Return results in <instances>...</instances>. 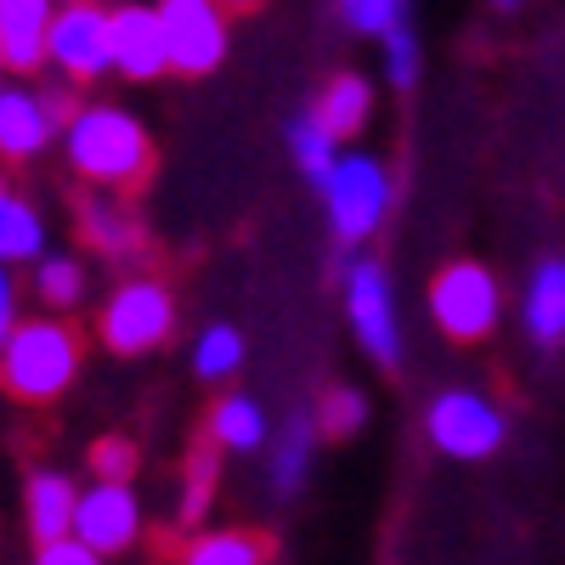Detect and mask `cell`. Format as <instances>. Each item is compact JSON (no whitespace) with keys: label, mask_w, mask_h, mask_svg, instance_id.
Segmentation results:
<instances>
[{"label":"cell","mask_w":565,"mask_h":565,"mask_svg":"<svg viewBox=\"0 0 565 565\" xmlns=\"http://www.w3.org/2000/svg\"><path fill=\"white\" fill-rule=\"evenodd\" d=\"M63 153H68L74 175L90 181L97 193H130V186H141L153 170V136L130 108L90 103L63 130Z\"/></svg>","instance_id":"cell-1"},{"label":"cell","mask_w":565,"mask_h":565,"mask_svg":"<svg viewBox=\"0 0 565 565\" xmlns=\"http://www.w3.org/2000/svg\"><path fill=\"white\" fill-rule=\"evenodd\" d=\"M79 356H85L79 334L63 317H23L18 334L7 340V351H0V391L12 402L45 407L74 385Z\"/></svg>","instance_id":"cell-2"},{"label":"cell","mask_w":565,"mask_h":565,"mask_svg":"<svg viewBox=\"0 0 565 565\" xmlns=\"http://www.w3.org/2000/svg\"><path fill=\"white\" fill-rule=\"evenodd\" d=\"M175 334V295L170 282L159 277H130L108 295L103 317H97V340L119 356H141V351H159Z\"/></svg>","instance_id":"cell-3"},{"label":"cell","mask_w":565,"mask_h":565,"mask_svg":"<svg viewBox=\"0 0 565 565\" xmlns=\"http://www.w3.org/2000/svg\"><path fill=\"white\" fill-rule=\"evenodd\" d=\"M322 199H328L334 238H340V244H362V238H373V232H380V221L391 215L396 186H391V170L373 159V153H340L334 175H328V186H322Z\"/></svg>","instance_id":"cell-4"},{"label":"cell","mask_w":565,"mask_h":565,"mask_svg":"<svg viewBox=\"0 0 565 565\" xmlns=\"http://www.w3.org/2000/svg\"><path fill=\"white\" fill-rule=\"evenodd\" d=\"M503 295H498V277L481 260H447L430 282V317L447 340L458 345H476L498 328Z\"/></svg>","instance_id":"cell-5"},{"label":"cell","mask_w":565,"mask_h":565,"mask_svg":"<svg viewBox=\"0 0 565 565\" xmlns=\"http://www.w3.org/2000/svg\"><path fill=\"white\" fill-rule=\"evenodd\" d=\"M45 57L68 74V85L114 74V7H85V0L57 7L52 34H45Z\"/></svg>","instance_id":"cell-6"},{"label":"cell","mask_w":565,"mask_h":565,"mask_svg":"<svg viewBox=\"0 0 565 565\" xmlns=\"http://www.w3.org/2000/svg\"><path fill=\"white\" fill-rule=\"evenodd\" d=\"M424 430L447 458H492L503 447V413L481 391H447L424 413Z\"/></svg>","instance_id":"cell-7"},{"label":"cell","mask_w":565,"mask_h":565,"mask_svg":"<svg viewBox=\"0 0 565 565\" xmlns=\"http://www.w3.org/2000/svg\"><path fill=\"white\" fill-rule=\"evenodd\" d=\"M345 311H351V328L356 340L367 345L373 362L396 367L402 356V328H396V300H391V277L380 260H351L345 266Z\"/></svg>","instance_id":"cell-8"},{"label":"cell","mask_w":565,"mask_h":565,"mask_svg":"<svg viewBox=\"0 0 565 565\" xmlns=\"http://www.w3.org/2000/svg\"><path fill=\"white\" fill-rule=\"evenodd\" d=\"M164 45H170V68L175 74H210L226 57V12L210 0H164L159 7Z\"/></svg>","instance_id":"cell-9"},{"label":"cell","mask_w":565,"mask_h":565,"mask_svg":"<svg viewBox=\"0 0 565 565\" xmlns=\"http://www.w3.org/2000/svg\"><path fill=\"white\" fill-rule=\"evenodd\" d=\"M74 537L85 548H97L103 559L130 548L141 537V503L130 487H85L79 492V514H74Z\"/></svg>","instance_id":"cell-10"},{"label":"cell","mask_w":565,"mask_h":565,"mask_svg":"<svg viewBox=\"0 0 565 565\" xmlns=\"http://www.w3.org/2000/svg\"><path fill=\"white\" fill-rule=\"evenodd\" d=\"M170 68V45L159 7H114V74L125 79H159Z\"/></svg>","instance_id":"cell-11"},{"label":"cell","mask_w":565,"mask_h":565,"mask_svg":"<svg viewBox=\"0 0 565 565\" xmlns=\"http://www.w3.org/2000/svg\"><path fill=\"white\" fill-rule=\"evenodd\" d=\"M23 514H29V532L34 543H63L74 537V514H79V487L63 476V469H34L29 487H23Z\"/></svg>","instance_id":"cell-12"},{"label":"cell","mask_w":565,"mask_h":565,"mask_svg":"<svg viewBox=\"0 0 565 565\" xmlns=\"http://www.w3.org/2000/svg\"><path fill=\"white\" fill-rule=\"evenodd\" d=\"M45 34H52L45 0H0V68L34 74L45 63Z\"/></svg>","instance_id":"cell-13"},{"label":"cell","mask_w":565,"mask_h":565,"mask_svg":"<svg viewBox=\"0 0 565 565\" xmlns=\"http://www.w3.org/2000/svg\"><path fill=\"white\" fill-rule=\"evenodd\" d=\"M52 136H57V119L45 114L40 90L0 85V153H7V159H34Z\"/></svg>","instance_id":"cell-14"},{"label":"cell","mask_w":565,"mask_h":565,"mask_svg":"<svg viewBox=\"0 0 565 565\" xmlns=\"http://www.w3.org/2000/svg\"><path fill=\"white\" fill-rule=\"evenodd\" d=\"M79 238L97 249V255H136L141 244H148V232H141V221L114 199V193H90L79 199Z\"/></svg>","instance_id":"cell-15"},{"label":"cell","mask_w":565,"mask_h":565,"mask_svg":"<svg viewBox=\"0 0 565 565\" xmlns=\"http://www.w3.org/2000/svg\"><path fill=\"white\" fill-rule=\"evenodd\" d=\"M526 334L537 345H559L565 340V260L548 255L532 282H526Z\"/></svg>","instance_id":"cell-16"},{"label":"cell","mask_w":565,"mask_h":565,"mask_svg":"<svg viewBox=\"0 0 565 565\" xmlns=\"http://www.w3.org/2000/svg\"><path fill=\"white\" fill-rule=\"evenodd\" d=\"M18 260H45V226L34 215L29 199H18L7 175H0V266H18Z\"/></svg>","instance_id":"cell-17"},{"label":"cell","mask_w":565,"mask_h":565,"mask_svg":"<svg viewBox=\"0 0 565 565\" xmlns=\"http://www.w3.org/2000/svg\"><path fill=\"white\" fill-rule=\"evenodd\" d=\"M317 125L328 130V136H356L362 125H367V114H373V85L362 79V74H340V79H328V90L317 97Z\"/></svg>","instance_id":"cell-18"},{"label":"cell","mask_w":565,"mask_h":565,"mask_svg":"<svg viewBox=\"0 0 565 565\" xmlns=\"http://www.w3.org/2000/svg\"><path fill=\"white\" fill-rule=\"evenodd\" d=\"M266 441V413L249 396H221L210 407V447L215 452H255Z\"/></svg>","instance_id":"cell-19"},{"label":"cell","mask_w":565,"mask_h":565,"mask_svg":"<svg viewBox=\"0 0 565 565\" xmlns=\"http://www.w3.org/2000/svg\"><path fill=\"white\" fill-rule=\"evenodd\" d=\"M311 447H317V418L311 413H295L282 418L277 430V447H271V487L277 492H295L311 469Z\"/></svg>","instance_id":"cell-20"},{"label":"cell","mask_w":565,"mask_h":565,"mask_svg":"<svg viewBox=\"0 0 565 565\" xmlns=\"http://www.w3.org/2000/svg\"><path fill=\"white\" fill-rule=\"evenodd\" d=\"M271 543L260 532H244V526H232V532H204L181 548V565H266Z\"/></svg>","instance_id":"cell-21"},{"label":"cell","mask_w":565,"mask_h":565,"mask_svg":"<svg viewBox=\"0 0 565 565\" xmlns=\"http://www.w3.org/2000/svg\"><path fill=\"white\" fill-rule=\"evenodd\" d=\"M215 481H221V452L204 441L186 452V469H181V509H175V521L181 526H199L210 503H215Z\"/></svg>","instance_id":"cell-22"},{"label":"cell","mask_w":565,"mask_h":565,"mask_svg":"<svg viewBox=\"0 0 565 565\" xmlns=\"http://www.w3.org/2000/svg\"><path fill=\"white\" fill-rule=\"evenodd\" d=\"M34 295H40L45 317L74 311V306L85 300V266H79L74 255H45V260L34 266Z\"/></svg>","instance_id":"cell-23"},{"label":"cell","mask_w":565,"mask_h":565,"mask_svg":"<svg viewBox=\"0 0 565 565\" xmlns=\"http://www.w3.org/2000/svg\"><path fill=\"white\" fill-rule=\"evenodd\" d=\"M289 153H295V164L311 175V186H328V175H334V164H340L334 136L317 125V114H300V119L289 125Z\"/></svg>","instance_id":"cell-24"},{"label":"cell","mask_w":565,"mask_h":565,"mask_svg":"<svg viewBox=\"0 0 565 565\" xmlns=\"http://www.w3.org/2000/svg\"><path fill=\"white\" fill-rule=\"evenodd\" d=\"M238 362H244V334H238V328H232V322L204 328L199 345H193L199 380H226V373H238Z\"/></svg>","instance_id":"cell-25"},{"label":"cell","mask_w":565,"mask_h":565,"mask_svg":"<svg viewBox=\"0 0 565 565\" xmlns=\"http://www.w3.org/2000/svg\"><path fill=\"white\" fill-rule=\"evenodd\" d=\"M136 463H141V452L125 436H103L97 447H90V476H97V487H130Z\"/></svg>","instance_id":"cell-26"},{"label":"cell","mask_w":565,"mask_h":565,"mask_svg":"<svg viewBox=\"0 0 565 565\" xmlns=\"http://www.w3.org/2000/svg\"><path fill=\"white\" fill-rule=\"evenodd\" d=\"M340 18H345L356 34L385 40V34H396V29L407 23V7H402V0H345Z\"/></svg>","instance_id":"cell-27"},{"label":"cell","mask_w":565,"mask_h":565,"mask_svg":"<svg viewBox=\"0 0 565 565\" xmlns=\"http://www.w3.org/2000/svg\"><path fill=\"white\" fill-rule=\"evenodd\" d=\"M367 424V396H356V391H328L322 396V413H317V430L322 436H334V441H345V436H356Z\"/></svg>","instance_id":"cell-28"},{"label":"cell","mask_w":565,"mask_h":565,"mask_svg":"<svg viewBox=\"0 0 565 565\" xmlns=\"http://www.w3.org/2000/svg\"><path fill=\"white\" fill-rule=\"evenodd\" d=\"M380 45H385V74H391V85H402V90H407V85L418 79V40H413V29L402 23V29H396V34H385Z\"/></svg>","instance_id":"cell-29"},{"label":"cell","mask_w":565,"mask_h":565,"mask_svg":"<svg viewBox=\"0 0 565 565\" xmlns=\"http://www.w3.org/2000/svg\"><path fill=\"white\" fill-rule=\"evenodd\" d=\"M34 565H103V554H97V548H85L79 537H63V543L34 548Z\"/></svg>","instance_id":"cell-30"},{"label":"cell","mask_w":565,"mask_h":565,"mask_svg":"<svg viewBox=\"0 0 565 565\" xmlns=\"http://www.w3.org/2000/svg\"><path fill=\"white\" fill-rule=\"evenodd\" d=\"M18 282H12V266H0V351H7V340L18 334Z\"/></svg>","instance_id":"cell-31"}]
</instances>
